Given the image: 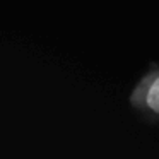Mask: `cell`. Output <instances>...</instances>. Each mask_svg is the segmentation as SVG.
Here are the masks:
<instances>
[{
    "mask_svg": "<svg viewBox=\"0 0 159 159\" xmlns=\"http://www.w3.org/2000/svg\"><path fill=\"white\" fill-rule=\"evenodd\" d=\"M145 104L151 111L159 115V75L151 82L147 93H145Z\"/></svg>",
    "mask_w": 159,
    "mask_h": 159,
    "instance_id": "obj_1",
    "label": "cell"
}]
</instances>
